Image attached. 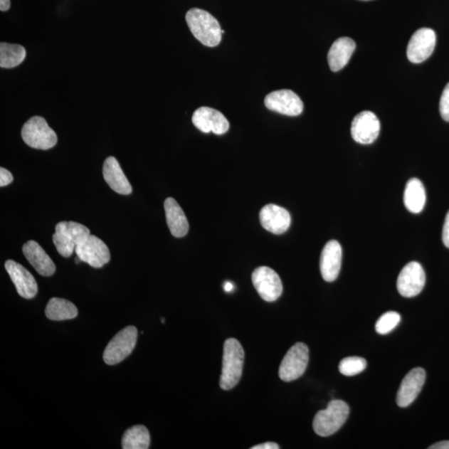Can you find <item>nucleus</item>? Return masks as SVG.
<instances>
[{
  "label": "nucleus",
  "instance_id": "obj_24",
  "mask_svg": "<svg viewBox=\"0 0 449 449\" xmlns=\"http://www.w3.org/2000/svg\"><path fill=\"white\" fill-rule=\"evenodd\" d=\"M151 437L148 429L143 426H135L123 434V449H147L150 447Z\"/></svg>",
  "mask_w": 449,
  "mask_h": 449
},
{
  "label": "nucleus",
  "instance_id": "obj_12",
  "mask_svg": "<svg viewBox=\"0 0 449 449\" xmlns=\"http://www.w3.org/2000/svg\"><path fill=\"white\" fill-rule=\"evenodd\" d=\"M381 131V122L374 112L364 111L355 116L352 123L353 139L360 144H371Z\"/></svg>",
  "mask_w": 449,
  "mask_h": 449
},
{
  "label": "nucleus",
  "instance_id": "obj_22",
  "mask_svg": "<svg viewBox=\"0 0 449 449\" xmlns=\"http://www.w3.org/2000/svg\"><path fill=\"white\" fill-rule=\"evenodd\" d=\"M403 201L408 211L421 213L426 204V191L421 180L412 179L407 182Z\"/></svg>",
  "mask_w": 449,
  "mask_h": 449
},
{
  "label": "nucleus",
  "instance_id": "obj_28",
  "mask_svg": "<svg viewBox=\"0 0 449 449\" xmlns=\"http://www.w3.org/2000/svg\"><path fill=\"white\" fill-rule=\"evenodd\" d=\"M401 317L397 312H389L384 313L377 320L376 329L377 333L381 334H386L391 332L396 329L398 324L401 323Z\"/></svg>",
  "mask_w": 449,
  "mask_h": 449
},
{
  "label": "nucleus",
  "instance_id": "obj_14",
  "mask_svg": "<svg viewBox=\"0 0 449 449\" xmlns=\"http://www.w3.org/2000/svg\"><path fill=\"white\" fill-rule=\"evenodd\" d=\"M426 373L422 368H416L403 378L398 389L396 401L399 407L406 408L416 401L426 383Z\"/></svg>",
  "mask_w": 449,
  "mask_h": 449
},
{
  "label": "nucleus",
  "instance_id": "obj_21",
  "mask_svg": "<svg viewBox=\"0 0 449 449\" xmlns=\"http://www.w3.org/2000/svg\"><path fill=\"white\" fill-rule=\"evenodd\" d=\"M356 48L353 39L348 37L339 38L335 41L328 53V63L333 72H338L347 65Z\"/></svg>",
  "mask_w": 449,
  "mask_h": 449
},
{
  "label": "nucleus",
  "instance_id": "obj_35",
  "mask_svg": "<svg viewBox=\"0 0 449 449\" xmlns=\"http://www.w3.org/2000/svg\"><path fill=\"white\" fill-rule=\"evenodd\" d=\"M11 8V0H0V11L4 12Z\"/></svg>",
  "mask_w": 449,
  "mask_h": 449
},
{
  "label": "nucleus",
  "instance_id": "obj_17",
  "mask_svg": "<svg viewBox=\"0 0 449 449\" xmlns=\"http://www.w3.org/2000/svg\"><path fill=\"white\" fill-rule=\"evenodd\" d=\"M342 248L337 241H329L322 250L320 256V273L327 282L337 279L342 268Z\"/></svg>",
  "mask_w": 449,
  "mask_h": 449
},
{
  "label": "nucleus",
  "instance_id": "obj_5",
  "mask_svg": "<svg viewBox=\"0 0 449 449\" xmlns=\"http://www.w3.org/2000/svg\"><path fill=\"white\" fill-rule=\"evenodd\" d=\"M137 339V329L130 325L113 337L103 352V360L108 365L120 364L134 349Z\"/></svg>",
  "mask_w": 449,
  "mask_h": 449
},
{
  "label": "nucleus",
  "instance_id": "obj_2",
  "mask_svg": "<svg viewBox=\"0 0 449 449\" xmlns=\"http://www.w3.org/2000/svg\"><path fill=\"white\" fill-rule=\"evenodd\" d=\"M186 21L194 37L204 46L216 47L221 41L219 22L211 14L200 9H191L186 14Z\"/></svg>",
  "mask_w": 449,
  "mask_h": 449
},
{
  "label": "nucleus",
  "instance_id": "obj_27",
  "mask_svg": "<svg viewBox=\"0 0 449 449\" xmlns=\"http://www.w3.org/2000/svg\"><path fill=\"white\" fill-rule=\"evenodd\" d=\"M367 362L361 357H347L340 361L339 372L345 376H354L364 371L366 369Z\"/></svg>",
  "mask_w": 449,
  "mask_h": 449
},
{
  "label": "nucleus",
  "instance_id": "obj_11",
  "mask_svg": "<svg viewBox=\"0 0 449 449\" xmlns=\"http://www.w3.org/2000/svg\"><path fill=\"white\" fill-rule=\"evenodd\" d=\"M265 105L270 111L295 117L302 115L304 103L293 91L282 90L270 93L265 98Z\"/></svg>",
  "mask_w": 449,
  "mask_h": 449
},
{
  "label": "nucleus",
  "instance_id": "obj_8",
  "mask_svg": "<svg viewBox=\"0 0 449 449\" xmlns=\"http://www.w3.org/2000/svg\"><path fill=\"white\" fill-rule=\"evenodd\" d=\"M426 282V275L422 265L416 261L407 264L397 280V289L403 297L412 298L421 293Z\"/></svg>",
  "mask_w": 449,
  "mask_h": 449
},
{
  "label": "nucleus",
  "instance_id": "obj_20",
  "mask_svg": "<svg viewBox=\"0 0 449 449\" xmlns=\"http://www.w3.org/2000/svg\"><path fill=\"white\" fill-rule=\"evenodd\" d=\"M164 209L167 226L172 236L175 238H184L189 231V223L184 210L172 197H169L164 202Z\"/></svg>",
  "mask_w": 449,
  "mask_h": 449
},
{
  "label": "nucleus",
  "instance_id": "obj_25",
  "mask_svg": "<svg viewBox=\"0 0 449 449\" xmlns=\"http://www.w3.org/2000/svg\"><path fill=\"white\" fill-rule=\"evenodd\" d=\"M26 57V51L19 44L1 43L0 44V66L4 68H16Z\"/></svg>",
  "mask_w": 449,
  "mask_h": 449
},
{
  "label": "nucleus",
  "instance_id": "obj_34",
  "mask_svg": "<svg viewBox=\"0 0 449 449\" xmlns=\"http://www.w3.org/2000/svg\"><path fill=\"white\" fill-rule=\"evenodd\" d=\"M428 449H449V441H442L433 444Z\"/></svg>",
  "mask_w": 449,
  "mask_h": 449
},
{
  "label": "nucleus",
  "instance_id": "obj_13",
  "mask_svg": "<svg viewBox=\"0 0 449 449\" xmlns=\"http://www.w3.org/2000/svg\"><path fill=\"white\" fill-rule=\"evenodd\" d=\"M192 122L202 132H212L216 135L224 134L230 127L228 120L221 112L207 107H200L195 111L192 115Z\"/></svg>",
  "mask_w": 449,
  "mask_h": 449
},
{
  "label": "nucleus",
  "instance_id": "obj_36",
  "mask_svg": "<svg viewBox=\"0 0 449 449\" xmlns=\"http://www.w3.org/2000/svg\"><path fill=\"white\" fill-rule=\"evenodd\" d=\"M224 290L226 292H231L234 290V285L229 281H226L224 284Z\"/></svg>",
  "mask_w": 449,
  "mask_h": 449
},
{
  "label": "nucleus",
  "instance_id": "obj_19",
  "mask_svg": "<svg viewBox=\"0 0 449 449\" xmlns=\"http://www.w3.org/2000/svg\"><path fill=\"white\" fill-rule=\"evenodd\" d=\"M102 174L107 185L118 194L130 195L132 186L128 181L125 172L121 169L120 162L113 157H108L103 164Z\"/></svg>",
  "mask_w": 449,
  "mask_h": 449
},
{
  "label": "nucleus",
  "instance_id": "obj_4",
  "mask_svg": "<svg viewBox=\"0 0 449 449\" xmlns=\"http://www.w3.org/2000/svg\"><path fill=\"white\" fill-rule=\"evenodd\" d=\"M24 142L39 150H48L57 144L58 137L43 117L36 116L28 120L22 128Z\"/></svg>",
  "mask_w": 449,
  "mask_h": 449
},
{
  "label": "nucleus",
  "instance_id": "obj_6",
  "mask_svg": "<svg viewBox=\"0 0 449 449\" xmlns=\"http://www.w3.org/2000/svg\"><path fill=\"white\" fill-rule=\"evenodd\" d=\"M309 349L304 343H296L286 353L279 369V377L285 382L302 377L309 363Z\"/></svg>",
  "mask_w": 449,
  "mask_h": 449
},
{
  "label": "nucleus",
  "instance_id": "obj_18",
  "mask_svg": "<svg viewBox=\"0 0 449 449\" xmlns=\"http://www.w3.org/2000/svg\"><path fill=\"white\" fill-rule=\"evenodd\" d=\"M23 253L39 275L49 278L56 273V264L36 241H28L24 244Z\"/></svg>",
  "mask_w": 449,
  "mask_h": 449
},
{
  "label": "nucleus",
  "instance_id": "obj_3",
  "mask_svg": "<svg viewBox=\"0 0 449 449\" xmlns=\"http://www.w3.org/2000/svg\"><path fill=\"white\" fill-rule=\"evenodd\" d=\"M349 414L348 404L342 401H330L327 408L315 416L313 428L320 437H329L337 433L347 422Z\"/></svg>",
  "mask_w": 449,
  "mask_h": 449
},
{
  "label": "nucleus",
  "instance_id": "obj_30",
  "mask_svg": "<svg viewBox=\"0 0 449 449\" xmlns=\"http://www.w3.org/2000/svg\"><path fill=\"white\" fill-rule=\"evenodd\" d=\"M439 111L444 121L449 122V83L444 88L440 102H439Z\"/></svg>",
  "mask_w": 449,
  "mask_h": 449
},
{
  "label": "nucleus",
  "instance_id": "obj_37",
  "mask_svg": "<svg viewBox=\"0 0 449 449\" xmlns=\"http://www.w3.org/2000/svg\"><path fill=\"white\" fill-rule=\"evenodd\" d=\"M162 323H165V319H162Z\"/></svg>",
  "mask_w": 449,
  "mask_h": 449
},
{
  "label": "nucleus",
  "instance_id": "obj_31",
  "mask_svg": "<svg viewBox=\"0 0 449 449\" xmlns=\"http://www.w3.org/2000/svg\"><path fill=\"white\" fill-rule=\"evenodd\" d=\"M14 180L13 175L11 171L1 167L0 169V186H6L11 184Z\"/></svg>",
  "mask_w": 449,
  "mask_h": 449
},
{
  "label": "nucleus",
  "instance_id": "obj_1",
  "mask_svg": "<svg viewBox=\"0 0 449 449\" xmlns=\"http://www.w3.org/2000/svg\"><path fill=\"white\" fill-rule=\"evenodd\" d=\"M245 352L238 339L226 340L222 360V371L220 386L224 391H230L240 381L243 376Z\"/></svg>",
  "mask_w": 449,
  "mask_h": 449
},
{
  "label": "nucleus",
  "instance_id": "obj_26",
  "mask_svg": "<svg viewBox=\"0 0 449 449\" xmlns=\"http://www.w3.org/2000/svg\"><path fill=\"white\" fill-rule=\"evenodd\" d=\"M56 233H60L74 244L80 245L90 238V230L87 226L74 221H62L56 225Z\"/></svg>",
  "mask_w": 449,
  "mask_h": 449
},
{
  "label": "nucleus",
  "instance_id": "obj_32",
  "mask_svg": "<svg viewBox=\"0 0 449 449\" xmlns=\"http://www.w3.org/2000/svg\"><path fill=\"white\" fill-rule=\"evenodd\" d=\"M442 239L444 245L449 248V211L444 221Z\"/></svg>",
  "mask_w": 449,
  "mask_h": 449
},
{
  "label": "nucleus",
  "instance_id": "obj_10",
  "mask_svg": "<svg viewBox=\"0 0 449 449\" xmlns=\"http://www.w3.org/2000/svg\"><path fill=\"white\" fill-rule=\"evenodd\" d=\"M77 256L92 268H101L110 263V250L103 241L95 236L90 235L85 241L75 248Z\"/></svg>",
  "mask_w": 449,
  "mask_h": 449
},
{
  "label": "nucleus",
  "instance_id": "obj_15",
  "mask_svg": "<svg viewBox=\"0 0 449 449\" xmlns=\"http://www.w3.org/2000/svg\"><path fill=\"white\" fill-rule=\"evenodd\" d=\"M6 269L21 297L28 300L36 297L38 293L37 281L26 268L16 261L9 260L6 263Z\"/></svg>",
  "mask_w": 449,
  "mask_h": 449
},
{
  "label": "nucleus",
  "instance_id": "obj_29",
  "mask_svg": "<svg viewBox=\"0 0 449 449\" xmlns=\"http://www.w3.org/2000/svg\"><path fill=\"white\" fill-rule=\"evenodd\" d=\"M53 241L58 253L63 256V258H70L73 251H75L76 245L74 244L73 241L68 239L66 236L60 233H54L53 236Z\"/></svg>",
  "mask_w": 449,
  "mask_h": 449
},
{
  "label": "nucleus",
  "instance_id": "obj_16",
  "mask_svg": "<svg viewBox=\"0 0 449 449\" xmlns=\"http://www.w3.org/2000/svg\"><path fill=\"white\" fill-rule=\"evenodd\" d=\"M261 226L270 233L280 235L290 228L291 217L287 210L275 204H268L260 212Z\"/></svg>",
  "mask_w": 449,
  "mask_h": 449
},
{
  "label": "nucleus",
  "instance_id": "obj_33",
  "mask_svg": "<svg viewBox=\"0 0 449 449\" xmlns=\"http://www.w3.org/2000/svg\"><path fill=\"white\" fill-rule=\"evenodd\" d=\"M280 446L278 443L273 442H268L265 443L258 444V445H255L251 449H279Z\"/></svg>",
  "mask_w": 449,
  "mask_h": 449
},
{
  "label": "nucleus",
  "instance_id": "obj_9",
  "mask_svg": "<svg viewBox=\"0 0 449 449\" xmlns=\"http://www.w3.org/2000/svg\"><path fill=\"white\" fill-rule=\"evenodd\" d=\"M436 46V33L431 28H423L413 34L407 48L408 60L421 63L433 53Z\"/></svg>",
  "mask_w": 449,
  "mask_h": 449
},
{
  "label": "nucleus",
  "instance_id": "obj_23",
  "mask_svg": "<svg viewBox=\"0 0 449 449\" xmlns=\"http://www.w3.org/2000/svg\"><path fill=\"white\" fill-rule=\"evenodd\" d=\"M48 319L61 322V320L76 318L78 310L75 305L65 299L52 298L49 300L46 309Z\"/></svg>",
  "mask_w": 449,
  "mask_h": 449
},
{
  "label": "nucleus",
  "instance_id": "obj_7",
  "mask_svg": "<svg viewBox=\"0 0 449 449\" xmlns=\"http://www.w3.org/2000/svg\"><path fill=\"white\" fill-rule=\"evenodd\" d=\"M251 279L256 291L265 302H275L282 294L283 285L280 276L268 266L255 269Z\"/></svg>",
  "mask_w": 449,
  "mask_h": 449
}]
</instances>
